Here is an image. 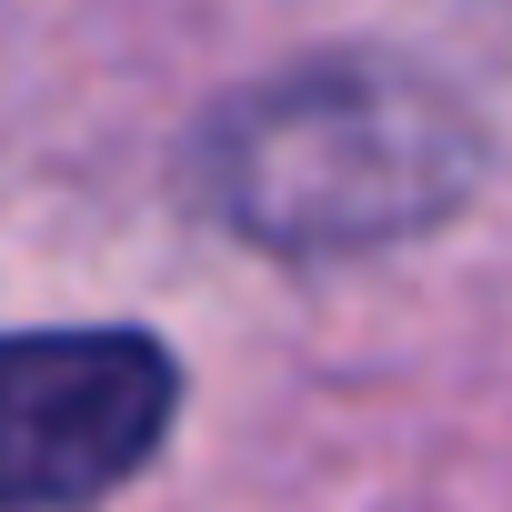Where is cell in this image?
<instances>
[{
	"instance_id": "cell-1",
	"label": "cell",
	"mask_w": 512,
	"mask_h": 512,
	"mask_svg": "<svg viewBox=\"0 0 512 512\" xmlns=\"http://www.w3.org/2000/svg\"><path fill=\"white\" fill-rule=\"evenodd\" d=\"M181 181L231 241L282 262H342L412 241L472 201L482 121L412 61L332 51L231 91L201 121Z\"/></svg>"
},
{
	"instance_id": "cell-2",
	"label": "cell",
	"mask_w": 512,
	"mask_h": 512,
	"mask_svg": "<svg viewBox=\"0 0 512 512\" xmlns=\"http://www.w3.org/2000/svg\"><path fill=\"white\" fill-rule=\"evenodd\" d=\"M181 362L151 332H0V512H91L171 432Z\"/></svg>"
}]
</instances>
